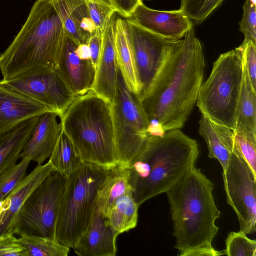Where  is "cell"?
I'll use <instances>...</instances> for the list:
<instances>
[{
	"label": "cell",
	"mask_w": 256,
	"mask_h": 256,
	"mask_svg": "<svg viewBox=\"0 0 256 256\" xmlns=\"http://www.w3.org/2000/svg\"><path fill=\"white\" fill-rule=\"evenodd\" d=\"M176 40L150 86L140 97L148 135L162 136L183 127L196 102L205 62L194 24Z\"/></svg>",
	"instance_id": "cell-1"
},
{
	"label": "cell",
	"mask_w": 256,
	"mask_h": 256,
	"mask_svg": "<svg viewBox=\"0 0 256 256\" xmlns=\"http://www.w3.org/2000/svg\"><path fill=\"white\" fill-rule=\"evenodd\" d=\"M198 154L197 142L180 129L162 136L148 135L130 168L138 204L166 192L194 166Z\"/></svg>",
	"instance_id": "cell-2"
},
{
	"label": "cell",
	"mask_w": 256,
	"mask_h": 256,
	"mask_svg": "<svg viewBox=\"0 0 256 256\" xmlns=\"http://www.w3.org/2000/svg\"><path fill=\"white\" fill-rule=\"evenodd\" d=\"M213 183L194 166L166 192L173 224L174 248L180 256L198 248L212 247L220 212Z\"/></svg>",
	"instance_id": "cell-3"
},
{
	"label": "cell",
	"mask_w": 256,
	"mask_h": 256,
	"mask_svg": "<svg viewBox=\"0 0 256 256\" xmlns=\"http://www.w3.org/2000/svg\"><path fill=\"white\" fill-rule=\"evenodd\" d=\"M66 34L52 4L36 0L21 30L0 55L2 80L55 68Z\"/></svg>",
	"instance_id": "cell-4"
},
{
	"label": "cell",
	"mask_w": 256,
	"mask_h": 256,
	"mask_svg": "<svg viewBox=\"0 0 256 256\" xmlns=\"http://www.w3.org/2000/svg\"><path fill=\"white\" fill-rule=\"evenodd\" d=\"M112 105L92 90L77 96L60 118L62 130L82 162L117 166Z\"/></svg>",
	"instance_id": "cell-5"
},
{
	"label": "cell",
	"mask_w": 256,
	"mask_h": 256,
	"mask_svg": "<svg viewBox=\"0 0 256 256\" xmlns=\"http://www.w3.org/2000/svg\"><path fill=\"white\" fill-rule=\"evenodd\" d=\"M110 169L88 162L66 178L56 226V238L72 248L86 229L97 192Z\"/></svg>",
	"instance_id": "cell-6"
},
{
	"label": "cell",
	"mask_w": 256,
	"mask_h": 256,
	"mask_svg": "<svg viewBox=\"0 0 256 256\" xmlns=\"http://www.w3.org/2000/svg\"><path fill=\"white\" fill-rule=\"evenodd\" d=\"M242 50L240 46L220 55L202 82L196 100L201 113L233 130L242 79Z\"/></svg>",
	"instance_id": "cell-7"
},
{
	"label": "cell",
	"mask_w": 256,
	"mask_h": 256,
	"mask_svg": "<svg viewBox=\"0 0 256 256\" xmlns=\"http://www.w3.org/2000/svg\"><path fill=\"white\" fill-rule=\"evenodd\" d=\"M111 105L117 166L130 168L148 135L150 122L139 96L128 88L119 68Z\"/></svg>",
	"instance_id": "cell-8"
},
{
	"label": "cell",
	"mask_w": 256,
	"mask_h": 256,
	"mask_svg": "<svg viewBox=\"0 0 256 256\" xmlns=\"http://www.w3.org/2000/svg\"><path fill=\"white\" fill-rule=\"evenodd\" d=\"M65 180L54 172L40 183L18 210L14 224V234L56 238Z\"/></svg>",
	"instance_id": "cell-9"
},
{
	"label": "cell",
	"mask_w": 256,
	"mask_h": 256,
	"mask_svg": "<svg viewBox=\"0 0 256 256\" xmlns=\"http://www.w3.org/2000/svg\"><path fill=\"white\" fill-rule=\"evenodd\" d=\"M222 177L226 202L238 216L240 230L246 234L254 232L256 176L247 163L232 152Z\"/></svg>",
	"instance_id": "cell-10"
},
{
	"label": "cell",
	"mask_w": 256,
	"mask_h": 256,
	"mask_svg": "<svg viewBox=\"0 0 256 256\" xmlns=\"http://www.w3.org/2000/svg\"><path fill=\"white\" fill-rule=\"evenodd\" d=\"M125 20L140 90V98L154 79L176 40L152 33L130 18Z\"/></svg>",
	"instance_id": "cell-11"
},
{
	"label": "cell",
	"mask_w": 256,
	"mask_h": 256,
	"mask_svg": "<svg viewBox=\"0 0 256 256\" xmlns=\"http://www.w3.org/2000/svg\"><path fill=\"white\" fill-rule=\"evenodd\" d=\"M0 81L46 106L60 118L76 97L56 68L34 71Z\"/></svg>",
	"instance_id": "cell-12"
},
{
	"label": "cell",
	"mask_w": 256,
	"mask_h": 256,
	"mask_svg": "<svg viewBox=\"0 0 256 256\" xmlns=\"http://www.w3.org/2000/svg\"><path fill=\"white\" fill-rule=\"evenodd\" d=\"M78 46L66 34L55 67L76 96L91 90L96 74L91 60L80 59L76 54Z\"/></svg>",
	"instance_id": "cell-13"
},
{
	"label": "cell",
	"mask_w": 256,
	"mask_h": 256,
	"mask_svg": "<svg viewBox=\"0 0 256 256\" xmlns=\"http://www.w3.org/2000/svg\"><path fill=\"white\" fill-rule=\"evenodd\" d=\"M129 18L152 33L174 40L183 38L194 24L180 10H158L142 2L136 8Z\"/></svg>",
	"instance_id": "cell-14"
},
{
	"label": "cell",
	"mask_w": 256,
	"mask_h": 256,
	"mask_svg": "<svg viewBox=\"0 0 256 256\" xmlns=\"http://www.w3.org/2000/svg\"><path fill=\"white\" fill-rule=\"evenodd\" d=\"M116 14L102 33L101 52L91 90L109 102H114L116 88L118 64L116 55Z\"/></svg>",
	"instance_id": "cell-15"
},
{
	"label": "cell",
	"mask_w": 256,
	"mask_h": 256,
	"mask_svg": "<svg viewBox=\"0 0 256 256\" xmlns=\"http://www.w3.org/2000/svg\"><path fill=\"white\" fill-rule=\"evenodd\" d=\"M118 235L95 206L88 226L72 248L80 256H114Z\"/></svg>",
	"instance_id": "cell-16"
},
{
	"label": "cell",
	"mask_w": 256,
	"mask_h": 256,
	"mask_svg": "<svg viewBox=\"0 0 256 256\" xmlns=\"http://www.w3.org/2000/svg\"><path fill=\"white\" fill-rule=\"evenodd\" d=\"M49 112L52 111L0 81V132L7 131L24 120Z\"/></svg>",
	"instance_id": "cell-17"
},
{
	"label": "cell",
	"mask_w": 256,
	"mask_h": 256,
	"mask_svg": "<svg viewBox=\"0 0 256 256\" xmlns=\"http://www.w3.org/2000/svg\"><path fill=\"white\" fill-rule=\"evenodd\" d=\"M62 130L60 118L57 113L49 112L40 116L20 158L28 157L38 164H42L50 158Z\"/></svg>",
	"instance_id": "cell-18"
},
{
	"label": "cell",
	"mask_w": 256,
	"mask_h": 256,
	"mask_svg": "<svg viewBox=\"0 0 256 256\" xmlns=\"http://www.w3.org/2000/svg\"><path fill=\"white\" fill-rule=\"evenodd\" d=\"M54 6L66 34L78 45L86 44L96 28L88 12L86 0H48Z\"/></svg>",
	"instance_id": "cell-19"
},
{
	"label": "cell",
	"mask_w": 256,
	"mask_h": 256,
	"mask_svg": "<svg viewBox=\"0 0 256 256\" xmlns=\"http://www.w3.org/2000/svg\"><path fill=\"white\" fill-rule=\"evenodd\" d=\"M54 172L55 168L50 160L44 164H38L8 194L6 198L10 201L9 206L0 215V236L6 234H12L14 222L20 208L40 183Z\"/></svg>",
	"instance_id": "cell-20"
},
{
	"label": "cell",
	"mask_w": 256,
	"mask_h": 256,
	"mask_svg": "<svg viewBox=\"0 0 256 256\" xmlns=\"http://www.w3.org/2000/svg\"><path fill=\"white\" fill-rule=\"evenodd\" d=\"M198 132L206 144L208 156L216 159L222 168H226L232 152L237 154L234 144V130L220 124L201 113Z\"/></svg>",
	"instance_id": "cell-21"
},
{
	"label": "cell",
	"mask_w": 256,
	"mask_h": 256,
	"mask_svg": "<svg viewBox=\"0 0 256 256\" xmlns=\"http://www.w3.org/2000/svg\"><path fill=\"white\" fill-rule=\"evenodd\" d=\"M39 116L28 119L7 131L0 132V176L16 164L20 158Z\"/></svg>",
	"instance_id": "cell-22"
},
{
	"label": "cell",
	"mask_w": 256,
	"mask_h": 256,
	"mask_svg": "<svg viewBox=\"0 0 256 256\" xmlns=\"http://www.w3.org/2000/svg\"><path fill=\"white\" fill-rule=\"evenodd\" d=\"M130 180V168L117 166L110 169L98 190L95 202L96 206L105 218L114 202L132 190Z\"/></svg>",
	"instance_id": "cell-23"
},
{
	"label": "cell",
	"mask_w": 256,
	"mask_h": 256,
	"mask_svg": "<svg viewBox=\"0 0 256 256\" xmlns=\"http://www.w3.org/2000/svg\"><path fill=\"white\" fill-rule=\"evenodd\" d=\"M115 44L118 67L122 72L128 88L140 94L132 53L128 40L126 20L116 18Z\"/></svg>",
	"instance_id": "cell-24"
},
{
	"label": "cell",
	"mask_w": 256,
	"mask_h": 256,
	"mask_svg": "<svg viewBox=\"0 0 256 256\" xmlns=\"http://www.w3.org/2000/svg\"><path fill=\"white\" fill-rule=\"evenodd\" d=\"M139 206L134 198L132 190H129L112 204L106 216V224L119 234L135 228Z\"/></svg>",
	"instance_id": "cell-25"
},
{
	"label": "cell",
	"mask_w": 256,
	"mask_h": 256,
	"mask_svg": "<svg viewBox=\"0 0 256 256\" xmlns=\"http://www.w3.org/2000/svg\"><path fill=\"white\" fill-rule=\"evenodd\" d=\"M242 66V79L238 104L235 130H244L256 134V92L252 88L243 63Z\"/></svg>",
	"instance_id": "cell-26"
},
{
	"label": "cell",
	"mask_w": 256,
	"mask_h": 256,
	"mask_svg": "<svg viewBox=\"0 0 256 256\" xmlns=\"http://www.w3.org/2000/svg\"><path fill=\"white\" fill-rule=\"evenodd\" d=\"M57 172L65 179L74 172L82 162L74 146L62 130L51 152L49 160Z\"/></svg>",
	"instance_id": "cell-27"
},
{
	"label": "cell",
	"mask_w": 256,
	"mask_h": 256,
	"mask_svg": "<svg viewBox=\"0 0 256 256\" xmlns=\"http://www.w3.org/2000/svg\"><path fill=\"white\" fill-rule=\"evenodd\" d=\"M18 238L26 249L28 256H67L70 248L56 238L22 234Z\"/></svg>",
	"instance_id": "cell-28"
},
{
	"label": "cell",
	"mask_w": 256,
	"mask_h": 256,
	"mask_svg": "<svg viewBox=\"0 0 256 256\" xmlns=\"http://www.w3.org/2000/svg\"><path fill=\"white\" fill-rule=\"evenodd\" d=\"M224 0H181L180 10L193 24H201Z\"/></svg>",
	"instance_id": "cell-29"
},
{
	"label": "cell",
	"mask_w": 256,
	"mask_h": 256,
	"mask_svg": "<svg viewBox=\"0 0 256 256\" xmlns=\"http://www.w3.org/2000/svg\"><path fill=\"white\" fill-rule=\"evenodd\" d=\"M238 156L248 165L256 176V134L244 130H234Z\"/></svg>",
	"instance_id": "cell-30"
},
{
	"label": "cell",
	"mask_w": 256,
	"mask_h": 256,
	"mask_svg": "<svg viewBox=\"0 0 256 256\" xmlns=\"http://www.w3.org/2000/svg\"><path fill=\"white\" fill-rule=\"evenodd\" d=\"M224 254L228 256H256V241L244 232H231L226 240Z\"/></svg>",
	"instance_id": "cell-31"
},
{
	"label": "cell",
	"mask_w": 256,
	"mask_h": 256,
	"mask_svg": "<svg viewBox=\"0 0 256 256\" xmlns=\"http://www.w3.org/2000/svg\"><path fill=\"white\" fill-rule=\"evenodd\" d=\"M31 161L28 157L24 158L19 163L15 164L0 176V200H4L24 179Z\"/></svg>",
	"instance_id": "cell-32"
},
{
	"label": "cell",
	"mask_w": 256,
	"mask_h": 256,
	"mask_svg": "<svg viewBox=\"0 0 256 256\" xmlns=\"http://www.w3.org/2000/svg\"><path fill=\"white\" fill-rule=\"evenodd\" d=\"M90 16L97 28L102 32L116 10L110 0H86Z\"/></svg>",
	"instance_id": "cell-33"
},
{
	"label": "cell",
	"mask_w": 256,
	"mask_h": 256,
	"mask_svg": "<svg viewBox=\"0 0 256 256\" xmlns=\"http://www.w3.org/2000/svg\"><path fill=\"white\" fill-rule=\"evenodd\" d=\"M243 15L240 21V30L244 36L241 46L248 42L256 44V0H246L243 6Z\"/></svg>",
	"instance_id": "cell-34"
},
{
	"label": "cell",
	"mask_w": 256,
	"mask_h": 256,
	"mask_svg": "<svg viewBox=\"0 0 256 256\" xmlns=\"http://www.w3.org/2000/svg\"><path fill=\"white\" fill-rule=\"evenodd\" d=\"M242 50V63L249 78L252 88L256 92V44L248 42L241 46Z\"/></svg>",
	"instance_id": "cell-35"
},
{
	"label": "cell",
	"mask_w": 256,
	"mask_h": 256,
	"mask_svg": "<svg viewBox=\"0 0 256 256\" xmlns=\"http://www.w3.org/2000/svg\"><path fill=\"white\" fill-rule=\"evenodd\" d=\"M0 256H28V254L14 234H6L0 236Z\"/></svg>",
	"instance_id": "cell-36"
},
{
	"label": "cell",
	"mask_w": 256,
	"mask_h": 256,
	"mask_svg": "<svg viewBox=\"0 0 256 256\" xmlns=\"http://www.w3.org/2000/svg\"><path fill=\"white\" fill-rule=\"evenodd\" d=\"M102 33L100 29L96 28L90 35L86 44L90 50V60L95 70L97 67L101 52Z\"/></svg>",
	"instance_id": "cell-37"
},
{
	"label": "cell",
	"mask_w": 256,
	"mask_h": 256,
	"mask_svg": "<svg viewBox=\"0 0 256 256\" xmlns=\"http://www.w3.org/2000/svg\"><path fill=\"white\" fill-rule=\"evenodd\" d=\"M118 12L124 18H129L142 0H110Z\"/></svg>",
	"instance_id": "cell-38"
},
{
	"label": "cell",
	"mask_w": 256,
	"mask_h": 256,
	"mask_svg": "<svg viewBox=\"0 0 256 256\" xmlns=\"http://www.w3.org/2000/svg\"><path fill=\"white\" fill-rule=\"evenodd\" d=\"M224 254V251H218L211 247L194 249L186 253L185 256H220Z\"/></svg>",
	"instance_id": "cell-39"
},
{
	"label": "cell",
	"mask_w": 256,
	"mask_h": 256,
	"mask_svg": "<svg viewBox=\"0 0 256 256\" xmlns=\"http://www.w3.org/2000/svg\"><path fill=\"white\" fill-rule=\"evenodd\" d=\"M76 53L79 58L84 60H90V54L87 44H81L78 46Z\"/></svg>",
	"instance_id": "cell-40"
},
{
	"label": "cell",
	"mask_w": 256,
	"mask_h": 256,
	"mask_svg": "<svg viewBox=\"0 0 256 256\" xmlns=\"http://www.w3.org/2000/svg\"><path fill=\"white\" fill-rule=\"evenodd\" d=\"M10 201L6 197L2 200H0V215L5 209L8 207Z\"/></svg>",
	"instance_id": "cell-41"
},
{
	"label": "cell",
	"mask_w": 256,
	"mask_h": 256,
	"mask_svg": "<svg viewBox=\"0 0 256 256\" xmlns=\"http://www.w3.org/2000/svg\"></svg>",
	"instance_id": "cell-42"
}]
</instances>
